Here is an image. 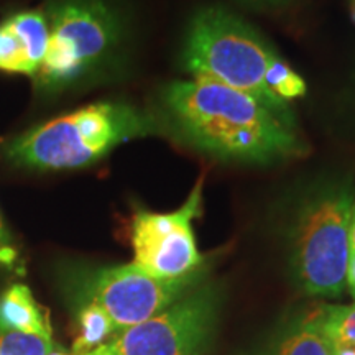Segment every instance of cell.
Wrapping results in <instances>:
<instances>
[{
  "mask_svg": "<svg viewBox=\"0 0 355 355\" xmlns=\"http://www.w3.org/2000/svg\"><path fill=\"white\" fill-rule=\"evenodd\" d=\"M349 242H350V252H355V199H354V204H352V211H350Z\"/></svg>",
  "mask_w": 355,
  "mask_h": 355,
  "instance_id": "18",
  "label": "cell"
},
{
  "mask_svg": "<svg viewBox=\"0 0 355 355\" xmlns=\"http://www.w3.org/2000/svg\"><path fill=\"white\" fill-rule=\"evenodd\" d=\"M268 89L278 101L290 105L291 101L300 99L306 96V81L286 63L283 58H279L268 74Z\"/></svg>",
  "mask_w": 355,
  "mask_h": 355,
  "instance_id": "14",
  "label": "cell"
},
{
  "mask_svg": "<svg viewBox=\"0 0 355 355\" xmlns=\"http://www.w3.org/2000/svg\"><path fill=\"white\" fill-rule=\"evenodd\" d=\"M261 2H282V0H261Z\"/></svg>",
  "mask_w": 355,
  "mask_h": 355,
  "instance_id": "20",
  "label": "cell"
},
{
  "mask_svg": "<svg viewBox=\"0 0 355 355\" xmlns=\"http://www.w3.org/2000/svg\"><path fill=\"white\" fill-rule=\"evenodd\" d=\"M50 44L44 12L30 10L0 24V73L33 78L42 68Z\"/></svg>",
  "mask_w": 355,
  "mask_h": 355,
  "instance_id": "9",
  "label": "cell"
},
{
  "mask_svg": "<svg viewBox=\"0 0 355 355\" xmlns=\"http://www.w3.org/2000/svg\"><path fill=\"white\" fill-rule=\"evenodd\" d=\"M50 44L33 76L38 92L60 94L105 66L119 50L123 24L110 0H55L44 10Z\"/></svg>",
  "mask_w": 355,
  "mask_h": 355,
  "instance_id": "5",
  "label": "cell"
},
{
  "mask_svg": "<svg viewBox=\"0 0 355 355\" xmlns=\"http://www.w3.org/2000/svg\"><path fill=\"white\" fill-rule=\"evenodd\" d=\"M115 334L119 332L104 309L89 301H79L78 336L73 344V354L92 352L107 344Z\"/></svg>",
  "mask_w": 355,
  "mask_h": 355,
  "instance_id": "12",
  "label": "cell"
},
{
  "mask_svg": "<svg viewBox=\"0 0 355 355\" xmlns=\"http://www.w3.org/2000/svg\"><path fill=\"white\" fill-rule=\"evenodd\" d=\"M345 285H347L350 295L355 300V252H350L347 261V272H345Z\"/></svg>",
  "mask_w": 355,
  "mask_h": 355,
  "instance_id": "17",
  "label": "cell"
},
{
  "mask_svg": "<svg viewBox=\"0 0 355 355\" xmlns=\"http://www.w3.org/2000/svg\"><path fill=\"white\" fill-rule=\"evenodd\" d=\"M202 278L204 270L184 278L166 279L150 275L135 263H127L79 272L74 288L79 301H89L104 309L121 332L157 316L201 285Z\"/></svg>",
  "mask_w": 355,
  "mask_h": 355,
  "instance_id": "7",
  "label": "cell"
},
{
  "mask_svg": "<svg viewBox=\"0 0 355 355\" xmlns=\"http://www.w3.org/2000/svg\"><path fill=\"white\" fill-rule=\"evenodd\" d=\"M204 176L199 178L180 209H137L132 217L133 261L158 278L176 279L204 270V255L194 237L193 220L202 214Z\"/></svg>",
  "mask_w": 355,
  "mask_h": 355,
  "instance_id": "8",
  "label": "cell"
},
{
  "mask_svg": "<svg viewBox=\"0 0 355 355\" xmlns=\"http://www.w3.org/2000/svg\"><path fill=\"white\" fill-rule=\"evenodd\" d=\"M0 268L19 275L24 273L25 270L20 250L17 248L10 232L3 224L2 216H0Z\"/></svg>",
  "mask_w": 355,
  "mask_h": 355,
  "instance_id": "16",
  "label": "cell"
},
{
  "mask_svg": "<svg viewBox=\"0 0 355 355\" xmlns=\"http://www.w3.org/2000/svg\"><path fill=\"white\" fill-rule=\"evenodd\" d=\"M163 105L181 139L225 162L270 165L304 153L293 114L225 84L173 81L163 91Z\"/></svg>",
  "mask_w": 355,
  "mask_h": 355,
  "instance_id": "1",
  "label": "cell"
},
{
  "mask_svg": "<svg viewBox=\"0 0 355 355\" xmlns=\"http://www.w3.org/2000/svg\"><path fill=\"white\" fill-rule=\"evenodd\" d=\"M217 311V288L199 285L157 316L127 327L83 355H201L211 343Z\"/></svg>",
  "mask_w": 355,
  "mask_h": 355,
  "instance_id": "6",
  "label": "cell"
},
{
  "mask_svg": "<svg viewBox=\"0 0 355 355\" xmlns=\"http://www.w3.org/2000/svg\"><path fill=\"white\" fill-rule=\"evenodd\" d=\"M162 127L152 114L128 102H97L13 137L3 155L30 170H79L128 140L158 135Z\"/></svg>",
  "mask_w": 355,
  "mask_h": 355,
  "instance_id": "2",
  "label": "cell"
},
{
  "mask_svg": "<svg viewBox=\"0 0 355 355\" xmlns=\"http://www.w3.org/2000/svg\"><path fill=\"white\" fill-rule=\"evenodd\" d=\"M60 349L53 337L25 332H0V355H48Z\"/></svg>",
  "mask_w": 355,
  "mask_h": 355,
  "instance_id": "15",
  "label": "cell"
},
{
  "mask_svg": "<svg viewBox=\"0 0 355 355\" xmlns=\"http://www.w3.org/2000/svg\"><path fill=\"white\" fill-rule=\"evenodd\" d=\"M272 355H334L316 311L290 327L275 345Z\"/></svg>",
  "mask_w": 355,
  "mask_h": 355,
  "instance_id": "11",
  "label": "cell"
},
{
  "mask_svg": "<svg viewBox=\"0 0 355 355\" xmlns=\"http://www.w3.org/2000/svg\"><path fill=\"white\" fill-rule=\"evenodd\" d=\"M316 313L332 340L347 343L355 347V303L349 306L322 304Z\"/></svg>",
  "mask_w": 355,
  "mask_h": 355,
  "instance_id": "13",
  "label": "cell"
},
{
  "mask_svg": "<svg viewBox=\"0 0 355 355\" xmlns=\"http://www.w3.org/2000/svg\"><path fill=\"white\" fill-rule=\"evenodd\" d=\"M354 199L352 180L334 178L314 186L296 211L290 260L296 285L308 295L326 298L343 295Z\"/></svg>",
  "mask_w": 355,
  "mask_h": 355,
  "instance_id": "4",
  "label": "cell"
},
{
  "mask_svg": "<svg viewBox=\"0 0 355 355\" xmlns=\"http://www.w3.org/2000/svg\"><path fill=\"white\" fill-rule=\"evenodd\" d=\"M349 7H350V17H352L355 24V0H349Z\"/></svg>",
  "mask_w": 355,
  "mask_h": 355,
  "instance_id": "19",
  "label": "cell"
},
{
  "mask_svg": "<svg viewBox=\"0 0 355 355\" xmlns=\"http://www.w3.org/2000/svg\"><path fill=\"white\" fill-rule=\"evenodd\" d=\"M0 332L53 337L48 311L26 285L15 283L0 295Z\"/></svg>",
  "mask_w": 355,
  "mask_h": 355,
  "instance_id": "10",
  "label": "cell"
},
{
  "mask_svg": "<svg viewBox=\"0 0 355 355\" xmlns=\"http://www.w3.org/2000/svg\"><path fill=\"white\" fill-rule=\"evenodd\" d=\"M183 64L191 78H204L259 97L279 112L293 114L268 89V74L279 60L252 25L220 6L191 17L183 43Z\"/></svg>",
  "mask_w": 355,
  "mask_h": 355,
  "instance_id": "3",
  "label": "cell"
}]
</instances>
